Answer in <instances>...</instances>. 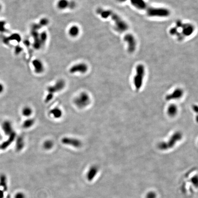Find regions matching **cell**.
I'll return each mask as SVG.
<instances>
[{
	"label": "cell",
	"mask_w": 198,
	"mask_h": 198,
	"mask_svg": "<svg viewBox=\"0 0 198 198\" xmlns=\"http://www.w3.org/2000/svg\"><path fill=\"white\" fill-rule=\"evenodd\" d=\"M145 10L147 14L150 17H167L171 13L170 10L166 8L148 7Z\"/></svg>",
	"instance_id": "cell-1"
},
{
	"label": "cell",
	"mask_w": 198,
	"mask_h": 198,
	"mask_svg": "<svg viewBox=\"0 0 198 198\" xmlns=\"http://www.w3.org/2000/svg\"><path fill=\"white\" fill-rule=\"evenodd\" d=\"M145 75V68L143 65H138L136 68V73L134 78V84L137 90L141 89Z\"/></svg>",
	"instance_id": "cell-2"
},
{
	"label": "cell",
	"mask_w": 198,
	"mask_h": 198,
	"mask_svg": "<svg viewBox=\"0 0 198 198\" xmlns=\"http://www.w3.org/2000/svg\"><path fill=\"white\" fill-rule=\"evenodd\" d=\"M182 138V134L181 133L177 132L173 134L170 139L166 142L161 143L159 144V148L161 150H167L172 148L176 145L177 143L180 141Z\"/></svg>",
	"instance_id": "cell-3"
},
{
	"label": "cell",
	"mask_w": 198,
	"mask_h": 198,
	"mask_svg": "<svg viewBox=\"0 0 198 198\" xmlns=\"http://www.w3.org/2000/svg\"><path fill=\"white\" fill-rule=\"evenodd\" d=\"M110 17L114 23V26L116 30L119 32H124L128 30L129 26L126 22L121 17L112 11Z\"/></svg>",
	"instance_id": "cell-4"
},
{
	"label": "cell",
	"mask_w": 198,
	"mask_h": 198,
	"mask_svg": "<svg viewBox=\"0 0 198 198\" xmlns=\"http://www.w3.org/2000/svg\"><path fill=\"white\" fill-rule=\"evenodd\" d=\"M90 102L89 95L86 92H82L74 100V104L79 108H84L87 107Z\"/></svg>",
	"instance_id": "cell-5"
},
{
	"label": "cell",
	"mask_w": 198,
	"mask_h": 198,
	"mask_svg": "<svg viewBox=\"0 0 198 198\" xmlns=\"http://www.w3.org/2000/svg\"><path fill=\"white\" fill-rule=\"evenodd\" d=\"M176 27L178 29H181V34L184 37L189 36L194 30V28L193 25L190 23H184L180 20L176 22Z\"/></svg>",
	"instance_id": "cell-6"
},
{
	"label": "cell",
	"mask_w": 198,
	"mask_h": 198,
	"mask_svg": "<svg viewBox=\"0 0 198 198\" xmlns=\"http://www.w3.org/2000/svg\"><path fill=\"white\" fill-rule=\"evenodd\" d=\"M124 40L127 43L128 51L129 53H133L136 50L137 42L134 35L131 34H128L123 38Z\"/></svg>",
	"instance_id": "cell-7"
},
{
	"label": "cell",
	"mask_w": 198,
	"mask_h": 198,
	"mask_svg": "<svg viewBox=\"0 0 198 198\" xmlns=\"http://www.w3.org/2000/svg\"><path fill=\"white\" fill-rule=\"evenodd\" d=\"M62 143L67 145H70L76 148H80L82 145L81 142L78 139L64 137L62 139Z\"/></svg>",
	"instance_id": "cell-8"
},
{
	"label": "cell",
	"mask_w": 198,
	"mask_h": 198,
	"mask_svg": "<svg viewBox=\"0 0 198 198\" xmlns=\"http://www.w3.org/2000/svg\"><path fill=\"white\" fill-rule=\"evenodd\" d=\"M65 86V82L62 79H59L56 84L52 86H50L47 88V90L49 93L53 94L60 91L63 89Z\"/></svg>",
	"instance_id": "cell-9"
},
{
	"label": "cell",
	"mask_w": 198,
	"mask_h": 198,
	"mask_svg": "<svg viewBox=\"0 0 198 198\" xmlns=\"http://www.w3.org/2000/svg\"><path fill=\"white\" fill-rule=\"evenodd\" d=\"M88 66L84 63H80L74 65L70 68L69 72L71 73L80 72L84 73L88 71Z\"/></svg>",
	"instance_id": "cell-10"
},
{
	"label": "cell",
	"mask_w": 198,
	"mask_h": 198,
	"mask_svg": "<svg viewBox=\"0 0 198 198\" xmlns=\"http://www.w3.org/2000/svg\"><path fill=\"white\" fill-rule=\"evenodd\" d=\"M132 5L137 9L145 10L148 6L144 0H130Z\"/></svg>",
	"instance_id": "cell-11"
},
{
	"label": "cell",
	"mask_w": 198,
	"mask_h": 198,
	"mask_svg": "<svg viewBox=\"0 0 198 198\" xmlns=\"http://www.w3.org/2000/svg\"><path fill=\"white\" fill-rule=\"evenodd\" d=\"M183 91L182 89L178 88L174 90L170 94L167 95L166 99L168 101L178 100L183 96Z\"/></svg>",
	"instance_id": "cell-12"
},
{
	"label": "cell",
	"mask_w": 198,
	"mask_h": 198,
	"mask_svg": "<svg viewBox=\"0 0 198 198\" xmlns=\"http://www.w3.org/2000/svg\"><path fill=\"white\" fill-rule=\"evenodd\" d=\"M32 64L35 68V71L38 74H40L44 71V67L42 62L39 59H35L33 61Z\"/></svg>",
	"instance_id": "cell-13"
},
{
	"label": "cell",
	"mask_w": 198,
	"mask_h": 198,
	"mask_svg": "<svg viewBox=\"0 0 198 198\" xmlns=\"http://www.w3.org/2000/svg\"><path fill=\"white\" fill-rule=\"evenodd\" d=\"M111 11L109 10H104L101 8H99L96 10V13L101 16L102 18L107 19L110 17Z\"/></svg>",
	"instance_id": "cell-14"
},
{
	"label": "cell",
	"mask_w": 198,
	"mask_h": 198,
	"mask_svg": "<svg viewBox=\"0 0 198 198\" xmlns=\"http://www.w3.org/2000/svg\"><path fill=\"white\" fill-rule=\"evenodd\" d=\"M49 113L55 118L56 119L61 118L62 115V112L61 110L57 107H56L51 110Z\"/></svg>",
	"instance_id": "cell-15"
},
{
	"label": "cell",
	"mask_w": 198,
	"mask_h": 198,
	"mask_svg": "<svg viewBox=\"0 0 198 198\" xmlns=\"http://www.w3.org/2000/svg\"><path fill=\"white\" fill-rule=\"evenodd\" d=\"M79 28L77 26L74 25L70 28L68 34L72 37H76L79 35Z\"/></svg>",
	"instance_id": "cell-16"
},
{
	"label": "cell",
	"mask_w": 198,
	"mask_h": 198,
	"mask_svg": "<svg viewBox=\"0 0 198 198\" xmlns=\"http://www.w3.org/2000/svg\"><path fill=\"white\" fill-rule=\"evenodd\" d=\"M68 0H59L57 3V8L60 10H64L68 8Z\"/></svg>",
	"instance_id": "cell-17"
},
{
	"label": "cell",
	"mask_w": 198,
	"mask_h": 198,
	"mask_svg": "<svg viewBox=\"0 0 198 198\" xmlns=\"http://www.w3.org/2000/svg\"><path fill=\"white\" fill-rule=\"evenodd\" d=\"M178 111L177 107L175 105H171L168 107L167 109V113L169 116H175Z\"/></svg>",
	"instance_id": "cell-18"
},
{
	"label": "cell",
	"mask_w": 198,
	"mask_h": 198,
	"mask_svg": "<svg viewBox=\"0 0 198 198\" xmlns=\"http://www.w3.org/2000/svg\"><path fill=\"white\" fill-rule=\"evenodd\" d=\"M35 120L33 119H28L26 120L23 123V127L25 129H29L35 123Z\"/></svg>",
	"instance_id": "cell-19"
},
{
	"label": "cell",
	"mask_w": 198,
	"mask_h": 198,
	"mask_svg": "<svg viewBox=\"0 0 198 198\" xmlns=\"http://www.w3.org/2000/svg\"><path fill=\"white\" fill-rule=\"evenodd\" d=\"M24 142L22 137H19L17 141V148L18 151H20L24 147Z\"/></svg>",
	"instance_id": "cell-20"
},
{
	"label": "cell",
	"mask_w": 198,
	"mask_h": 198,
	"mask_svg": "<svg viewBox=\"0 0 198 198\" xmlns=\"http://www.w3.org/2000/svg\"><path fill=\"white\" fill-rule=\"evenodd\" d=\"M22 113L23 116L28 117L31 115L32 113V110L30 107H25L22 110Z\"/></svg>",
	"instance_id": "cell-21"
},
{
	"label": "cell",
	"mask_w": 198,
	"mask_h": 198,
	"mask_svg": "<svg viewBox=\"0 0 198 198\" xmlns=\"http://www.w3.org/2000/svg\"><path fill=\"white\" fill-rule=\"evenodd\" d=\"M10 40H15L18 43H19L21 40V38L20 35L17 33L13 34L9 37Z\"/></svg>",
	"instance_id": "cell-22"
},
{
	"label": "cell",
	"mask_w": 198,
	"mask_h": 198,
	"mask_svg": "<svg viewBox=\"0 0 198 198\" xmlns=\"http://www.w3.org/2000/svg\"><path fill=\"white\" fill-rule=\"evenodd\" d=\"M39 38L40 41L42 43V45L45 44L47 39V35L45 32H42L39 35Z\"/></svg>",
	"instance_id": "cell-23"
},
{
	"label": "cell",
	"mask_w": 198,
	"mask_h": 198,
	"mask_svg": "<svg viewBox=\"0 0 198 198\" xmlns=\"http://www.w3.org/2000/svg\"><path fill=\"white\" fill-rule=\"evenodd\" d=\"M54 145L53 142L51 140L45 141L43 144V147L45 150H50L52 148Z\"/></svg>",
	"instance_id": "cell-24"
},
{
	"label": "cell",
	"mask_w": 198,
	"mask_h": 198,
	"mask_svg": "<svg viewBox=\"0 0 198 198\" xmlns=\"http://www.w3.org/2000/svg\"><path fill=\"white\" fill-rule=\"evenodd\" d=\"M5 22L3 21H0V32L4 33L7 31V30L5 27Z\"/></svg>",
	"instance_id": "cell-25"
},
{
	"label": "cell",
	"mask_w": 198,
	"mask_h": 198,
	"mask_svg": "<svg viewBox=\"0 0 198 198\" xmlns=\"http://www.w3.org/2000/svg\"><path fill=\"white\" fill-rule=\"evenodd\" d=\"M48 23H49V20L46 18H43L40 20V22L39 23V24L40 25L41 27L47 25Z\"/></svg>",
	"instance_id": "cell-26"
},
{
	"label": "cell",
	"mask_w": 198,
	"mask_h": 198,
	"mask_svg": "<svg viewBox=\"0 0 198 198\" xmlns=\"http://www.w3.org/2000/svg\"><path fill=\"white\" fill-rule=\"evenodd\" d=\"M76 7V3L73 1H69V4H68V8H69L70 9H74Z\"/></svg>",
	"instance_id": "cell-27"
},
{
	"label": "cell",
	"mask_w": 198,
	"mask_h": 198,
	"mask_svg": "<svg viewBox=\"0 0 198 198\" xmlns=\"http://www.w3.org/2000/svg\"><path fill=\"white\" fill-rule=\"evenodd\" d=\"M53 95L54 94L51 93H49V94H47V96L45 97V102H48L49 101H51L52 100L53 97Z\"/></svg>",
	"instance_id": "cell-28"
},
{
	"label": "cell",
	"mask_w": 198,
	"mask_h": 198,
	"mask_svg": "<svg viewBox=\"0 0 198 198\" xmlns=\"http://www.w3.org/2000/svg\"><path fill=\"white\" fill-rule=\"evenodd\" d=\"M22 47H21L19 45H17L16 46L15 48V53L16 54H18L22 52Z\"/></svg>",
	"instance_id": "cell-29"
},
{
	"label": "cell",
	"mask_w": 198,
	"mask_h": 198,
	"mask_svg": "<svg viewBox=\"0 0 198 198\" xmlns=\"http://www.w3.org/2000/svg\"><path fill=\"white\" fill-rule=\"evenodd\" d=\"M30 41L29 40H25L24 41V44L25 45H27V46H29L30 45Z\"/></svg>",
	"instance_id": "cell-30"
},
{
	"label": "cell",
	"mask_w": 198,
	"mask_h": 198,
	"mask_svg": "<svg viewBox=\"0 0 198 198\" xmlns=\"http://www.w3.org/2000/svg\"><path fill=\"white\" fill-rule=\"evenodd\" d=\"M118 3H123L126 2L127 1H129V0H116Z\"/></svg>",
	"instance_id": "cell-31"
},
{
	"label": "cell",
	"mask_w": 198,
	"mask_h": 198,
	"mask_svg": "<svg viewBox=\"0 0 198 198\" xmlns=\"http://www.w3.org/2000/svg\"><path fill=\"white\" fill-rule=\"evenodd\" d=\"M2 5L0 4V11L1 10V9H2Z\"/></svg>",
	"instance_id": "cell-32"
}]
</instances>
